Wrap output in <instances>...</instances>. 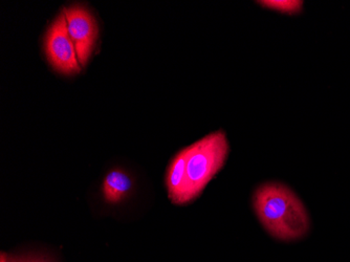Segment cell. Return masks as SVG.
<instances>
[{
  "label": "cell",
  "instance_id": "cell-6",
  "mask_svg": "<svg viewBox=\"0 0 350 262\" xmlns=\"http://www.w3.org/2000/svg\"><path fill=\"white\" fill-rule=\"evenodd\" d=\"M133 187L131 179L127 173L116 169L106 175L102 186L103 198L108 204H119L127 196Z\"/></svg>",
  "mask_w": 350,
  "mask_h": 262
},
{
  "label": "cell",
  "instance_id": "cell-7",
  "mask_svg": "<svg viewBox=\"0 0 350 262\" xmlns=\"http://www.w3.org/2000/svg\"><path fill=\"white\" fill-rule=\"evenodd\" d=\"M258 3L267 9L286 14L299 13L304 5V1H298V0H265V1H259Z\"/></svg>",
  "mask_w": 350,
  "mask_h": 262
},
{
  "label": "cell",
  "instance_id": "cell-5",
  "mask_svg": "<svg viewBox=\"0 0 350 262\" xmlns=\"http://www.w3.org/2000/svg\"><path fill=\"white\" fill-rule=\"evenodd\" d=\"M190 155V146L173 157L167 169L166 187L168 196L174 205H184L186 191L187 161Z\"/></svg>",
  "mask_w": 350,
  "mask_h": 262
},
{
  "label": "cell",
  "instance_id": "cell-1",
  "mask_svg": "<svg viewBox=\"0 0 350 262\" xmlns=\"http://www.w3.org/2000/svg\"><path fill=\"white\" fill-rule=\"evenodd\" d=\"M254 209L265 230L275 238L288 241L308 233L306 209L286 186L269 183L259 187L254 194Z\"/></svg>",
  "mask_w": 350,
  "mask_h": 262
},
{
  "label": "cell",
  "instance_id": "cell-4",
  "mask_svg": "<svg viewBox=\"0 0 350 262\" xmlns=\"http://www.w3.org/2000/svg\"><path fill=\"white\" fill-rule=\"evenodd\" d=\"M68 33L76 47L79 62L84 68L88 64L97 42V21L94 15L83 5H74L64 8Z\"/></svg>",
  "mask_w": 350,
  "mask_h": 262
},
{
  "label": "cell",
  "instance_id": "cell-3",
  "mask_svg": "<svg viewBox=\"0 0 350 262\" xmlns=\"http://www.w3.org/2000/svg\"><path fill=\"white\" fill-rule=\"evenodd\" d=\"M44 52L53 68L60 74L70 76L81 72L82 66L68 33L63 11L51 23L45 33Z\"/></svg>",
  "mask_w": 350,
  "mask_h": 262
},
{
  "label": "cell",
  "instance_id": "cell-2",
  "mask_svg": "<svg viewBox=\"0 0 350 262\" xmlns=\"http://www.w3.org/2000/svg\"><path fill=\"white\" fill-rule=\"evenodd\" d=\"M228 155L229 143L222 131L206 135L190 145V155L187 161L184 205L200 196L206 185L224 167Z\"/></svg>",
  "mask_w": 350,
  "mask_h": 262
},
{
  "label": "cell",
  "instance_id": "cell-8",
  "mask_svg": "<svg viewBox=\"0 0 350 262\" xmlns=\"http://www.w3.org/2000/svg\"><path fill=\"white\" fill-rule=\"evenodd\" d=\"M5 262H52L42 256H25V257H9L5 255Z\"/></svg>",
  "mask_w": 350,
  "mask_h": 262
},
{
  "label": "cell",
  "instance_id": "cell-9",
  "mask_svg": "<svg viewBox=\"0 0 350 262\" xmlns=\"http://www.w3.org/2000/svg\"><path fill=\"white\" fill-rule=\"evenodd\" d=\"M0 262H5V254H1V257H0Z\"/></svg>",
  "mask_w": 350,
  "mask_h": 262
}]
</instances>
